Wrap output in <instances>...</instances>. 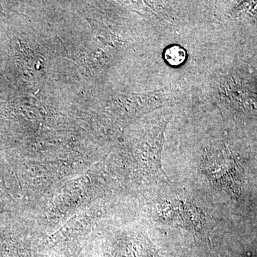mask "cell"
I'll return each instance as SVG.
<instances>
[{"instance_id": "1", "label": "cell", "mask_w": 257, "mask_h": 257, "mask_svg": "<svg viewBox=\"0 0 257 257\" xmlns=\"http://www.w3.org/2000/svg\"><path fill=\"white\" fill-rule=\"evenodd\" d=\"M203 172L216 187L232 195L239 194L242 175L229 152L219 150L209 153L204 161Z\"/></svg>"}, {"instance_id": "2", "label": "cell", "mask_w": 257, "mask_h": 257, "mask_svg": "<svg viewBox=\"0 0 257 257\" xmlns=\"http://www.w3.org/2000/svg\"><path fill=\"white\" fill-rule=\"evenodd\" d=\"M165 59L170 65L177 67L182 65L185 62L187 52L182 47L173 45L165 50Z\"/></svg>"}]
</instances>
